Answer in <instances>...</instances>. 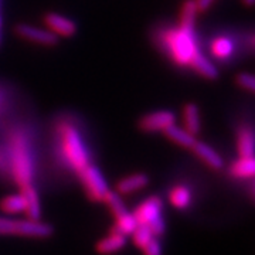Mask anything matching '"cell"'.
<instances>
[{"label": "cell", "instance_id": "1", "mask_svg": "<svg viewBox=\"0 0 255 255\" xmlns=\"http://www.w3.org/2000/svg\"><path fill=\"white\" fill-rule=\"evenodd\" d=\"M9 169L13 180L20 187L33 183L34 179V152L31 140L24 130H16L9 140Z\"/></svg>", "mask_w": 255, "mask_h": 255}, {"label": "cell", "instance_id": "2", "mask_svg": "<svg viewBox=\"0 0 255 255\" xmlns=\"http://www.w3.org/2000/svg\"><path fill=\"white\" fill-rule=\"evenodd\" d=\"M58 139H60V149L64 156L65 163L77 173H80L90 162V153L87 150V146L82 140L80 132L77 128L70 124H61L58 129Z\"/></svg>", "mask_w": 255, "mask_h": 255}, {"label": "cell", "instance_id": "3", "mask_svg": "<svg viewBox=\"0 0 255 255\" xmlns=\"http://www.w3.org/2000/svg\"><path fill=\"white\" fill-rule=\"evenodd\" d=\"M163 44L170 57L180 65L190 64L191 58L199 51L194 28H170L163 33Z\"/></svg>", "mask_w": 255, "mask_h": 255}, {"label": "cell", "instance_id": "4", "mask_svg": "<svg viewBox=\"0 0 255 255\" xmlns=\"http://www.w3.org/2000/svg\"><path fill=\"white\" fill-rule=\"evenodd\" d=\"M53 234V227L40 220H17L0 217V236L46 238Z\"/></svg>", "mask_w": 255, "mask_h": 255}, {"label": "cell", "instance_id": "5", "mask_svg": "<svg viewBox=\"0 0 255 255\" xmlns=\"http://www.w3.org/2000/svg\"><path fill=\"white\" fill-rule=\"evenodd\" d=\"M78 176H80V180L85 189L87 196L92 201H104L105 196L110 191V187H108L107 180L102 176L100 169L90 163L82 169Z\"/></svg>", "mask_w": 255, "mask_h": 255}, {"label": "cell", "instance_id": "6", "mask_svg": "<svg viewBox=\"0 0 255 255\" xmlns=\"http://www.w3.org/2000/svg\"><path fill=\"white\" fill-rule=\"evenodd\" d=\"M163 201L157 196H152L143 200L132 213L136 220L137 226H149L152 221L162 217Z\"/></svg>", "mask_w": 255, "mask_h": 255}, {"label": "cell", "instance_id": "7", "mask_svg": "<svg viewBox=\"0 0 255 255\" xmlns=\"http://www.w3.org/2000/svg\"><path fill=\"white\" fill-rule=\"evenodd\" d=\"M174 114L172 111H156L145 115L139 121V128L145 132H164L174 124Z\"/></svg>", "mask_w": 255, "mask_h": 255}, {"label": "cell", "instance_id": "8", "mask_svg": "<svg viewBox=\"0 0 255 255\" xmlns=\"http://www.w3.org/2000/svg\"><path fill=\"white\" fill-rule=\"evenodd\" d=\"M16 33L18 37L33 41L37 44L43 46H55L58 41V36L54 34L51 30H44V28L30 26V24H18L16 27Z\"/></svg>", "mask_w": 255, "mask_h": 255}, {"label": "cell", "instance_id": "9", "mask_svg": "<svg viewBox=\"0 0 255 255\" xmlns=\"http://www.w3.org/2000/svg\"><path fill=\"white\" fill-rule=\"evenodd\" d=\"M46 24L57 36L71 37L77 33V26L73 20L57 13H48L46 16Z\"/></svg>", "mask_w": 255, "mask_h": 255}, {"label": "cell", "instance_id": "10", "mask_svg": "<svg viewBox=\"0 0 255 255\" xmlns=\"http://www.w3.org/2000/svg\"><path fill=\"white\" fill-rule=\"evenodd\" d=\"M20 189H21L20 194L23 196V200H24V214L30 220H40L41 206H40V197H38L36 187L31 183V184L23 186Z\"/></svg>", "mask_w": 255, "mask_h": 255}, {"label": "cell", "instance_id": "11", "mask_svg": "<svg viewBox=\"0 0 255 255\" xmlns=\"http://www.w3.org/2000/svg\"><path fill=\"white\" fill-rule=\"evenodd\" d=\"M191 150L199 156L204 163L207 164V166H210L211 169H214V170L223 169V166H224L223 157H221L211 146L207 145V143L196 140L193 147H191Z\"/></svg>", "mask_w": 255, "mask_h": 255}, {"label": "cell", "instance_id": "12", "mask_svg": "<svg viewBox=\"0 0 255 255\" xmlns=\"http://www.w3.org/2000/svg\"><path fill=\"white\" fill-rule=\"evenodd\" d=\"M149 183V177L143 173H135L124 177L117 184V193L118 194H133L136 191L145 189Z\"/></svg>", "mask_w": 255, "mask_h": 255}, {"label": "cell", "instance_id": "13", "mask_svg": "<svg viewBox=\"0 0 255 255\" xmlns=\"http://www.w3.org/2000/svg\"><path fill=\"white\" fill-rule=\"evenodd\" d=\"M127 244V236L121 234L118 231H112L110 236L104 237L101 241H98L97 244V253L104 255L114 254L121 251Z\"/></svg>", "mask_w": 255, "mask_h": 255}, {"label": "cell", "instance_id": "14", "mask_svg": "<svg viewBox=\"0 0 255 255\" xmlns=\"http://www.w3.org/2000/svg\"><path fill=\"white\" fill-rule=\"evenodd\" d=\"M189 65H191L197 73L206 77L207 80H216L219 77V70L216 68V65L211 63L209 58H206V55L203 54L200 50L191 58Z\"/></svg>", "mask_w": 255, "mask_h": 255}, {"label": "cell", "instance_id": "15", "mask_svg": "<svg viewBox=\"0 0 255 255\" xmlns=\"http://www.w3.org/2000/svg\"><path fill=\"white\" fill-rule=\"evenodd\" d=\"M166 136L169 137L172 142H174L176 145L182 146V147H186V149H191L194 142L197 140L194 135H191L189 130H186L184 128L176 127V125H172L169 127L166 130H164Z\"/></svg>", "mask_w": 255, "mask_h": 255}, {"label": "cell", "instance_id": "16", "mask_svg": "<svg viewBox=\"0 0 255 255\" xmlns=\"http://www.w3.org/2000/svg\"><path fill=\"white\" fill-rule=\"evenodd\" d=\"M183 122L184 129L189 130L191 135H197L200 132V110L194 104H187L183 108Z\"/></svg>", "mask_w": 255, "mask_h": 255}, {"label": "cell", "instance_id": "17", "mask_svg": "<svg viewBox=\"0 0 255 255\" xmlns=\"http://www.w3.org/2000/svg\"><path fill=\"white\" fill-rule=\"evenodd\" d=\"M240 157H254V133L251 128H241L237 139Z\"/></svg>", "mask_w": 255, "mask_h": 255}, {"label": "cell", "instance_id": "18", "mask_svg": "<svg viewBox=\"0 0 255 255\" xmlns=\"http://www.w3.org/2000/svg\"><path fill=\"white\" fill-rule=\"evenodd\" d=\"M230 172L238 179H251L255 173L254 157H240L233 163Z\"/></svg>", "mask_w": 255, "mask_h": 255}, {"label": "cell", "instance_id": "19", "mask_svg": "<svg viewBox=\"0 0 255 255\" xmlns=\"http://www.w3.org/2000/svg\"><path fill=\"white\" fill-rule=\"evenodd\" d=\"M169 200L172 206L179 210L187 209L191 203V191L186 186H174L169 193Z\"/></svg>", "mask_w": 255, "mask_h": 255}, {"label": "cell", "instance_id": "20", "mask_svg": "<svg viewBox=\"0 0 255 255\" xmlns=\"http://www.w3.org/2000/svg\"><path fill=\"white\" fill-rule=\"evenodd\" d=\"M0 209L6 214H20L24 213V200L21 194H11L0 201Z\"/></svg>", "mask_w": 255, "mask_h": 255}, {"label": "cell", "instance_id": "21", "mask_svg": "<svg viewBox=\"0 0 255 255\" xmlns=\"http://www.w3.org/2000/svg\"><path fill=\"white\" fill-rule=\"evenodd\" d=\"M136 227V220L133 217V214L129 213V211H125L124 214L115 217V231H118L124 236H130Z\"/></svg>", "mask_w": 255, "mask_h": 255}, {"label": "cell", "instance_id": "22", "mask_svg": "<svg viewBox=\"0 0 255 255\" xmlns=\"http://www.w3.org/2000/svg\"><path fill=\"white\" fill-rule=\"evenodd\" d=\"M197 13L199 10L196 7L194 0H186L182 7V13H180V27L194 28Z\"/></svg>", "mask_w": 255, "mask_h": 255}, {"label": "cell", "instance_id": "23", "mask_svg": "<svg viewBox=\"0 0 255 255\" xmlns=\"http://www.w3.org/2000/svg\"><path fill=\"white\" fill-rule=\"evenodd\" d=\"M234 51V44L230 38L219 37L211 44V53L219 58H228Z\"/></svg>", "mask_w": 255, "mask_h": 255}, {"label": "cell", "instance_id": "24", "mask_svg": "<svg viewBox=\"0 0 255 255\" xmlns=\"http://www.w3.org/2000/svg\"><path fill=\"white\" fill-rule=\"evenodd\" d=\"M104 203L110 207L111 213H112L115 217H118L121 214H124L125 211H128L127 207H125V204H124V201L119 197V194L117 191H108V194H107L105 199H104Z\"/></svg>", "mask_w": 255, "mask_h": 255}, {"label": "cell", "instance_id": "25", "mask_svg": "<svg viewBox=\"0 0 255 255\" xmlns=\"http://www.w3.org/2000/svg\"><path fill=\"white\" fill-rule=\"evenodd\" d=\"M130 236L133 237L135 246H136L137 248H140V250H142L152 238H156L153 237V234L150 233V230H149L147 226H137V227L135 228V231H133Z\"/></svg>", "mask_w": 255, "mask_h": 255}, {"label": "cell", "instance_id": "26", "mask_svg": "<svg viewBox=\"0 0 255 255\" xmlns=\"http://www.w3.org/2000/svg\"><path fill=\"white\" fill-rule=\"evenodd\" d=\"M237 84L248 92H254L255 90V78L253 74L241 73L237 75Z\"/></svg>", "mask_w": 255, "mask_h": 255}, {"label": "cell", "instance_id": "27", "mask_svg": "<svg viewBox=\"0 0 255 255\" xmlns=\"http://www.w3.org/2000/svg\"><path fill=\"white\" fill-rule=\"evenodd\" d=\"M142 250L145 255H162V246L159 244L156 238H152Z\"/></svg>", "mask_w": 255, "mask_h": 255}, {"label": "cell", "instance_id": "28", "mask_svg": "<svg viewBox=\"0 0 255 255\" xmlns=\"http://www.w3.org/2000/svg\"><path fill=\"white\" fill-rule=\"evenodd\" d=\"M6 172L10 173L9 157L3 150H0V173H6Z\"/></svg>", "mask_w": 255, "mask_h": 255}, {"label": "cell", "instance_id": "29", "mask_svg": "<svg viewBox=\"0 0 255 255\" xmlns=\"http://www.w3.org/2000/svg\"><path fill=\"white\" fill-rule=\"evenodd\" d=\"M213 1H214V0H194L196 7H197L199 11H206V10L209 9L210 6L213 4Z\"/></svg>", "mask_w": 255, "mask_h": 255}, {"label": "cell", "instance_id": "30", "mask_svg": "<svg viewBox=\"0 0 255 255\" xmlns=\"http://www.w3.org/2000/svg\"><path fill=\"white\" fill-rule=\"evenodd\" d=\"M244 1V4H247V6H253L254 4V0H243Z\"/></svg>", "mask_w": 255, "mask_h": 255}, {"label": "cell", "instance_id": "31", "mask_svg": "<svg viewBox=\"0 0 255 255\" xmlns=\"http://www.w3.org/2000/svg\"><path fill=\"white\" fill-rule=\"evenodd\" d=\"M3 100H4V92L0 91V105H1V102H3Z\"/></svg>", "mask_w": 255, "mask_h": 255}, {"label": "cell", "instance_id": "32", "mask_svg": "<svg viewBox=\"0 0 255 255\" xmlns=\"http://www.w3.org/2000/svg\"><path fill=\"white\" fill-rule=\"evenodd\" d=\"M0 3H1V1H0Z\"/></svg>", "mask_w": 255, "mask_h": 255}]
</instances>
